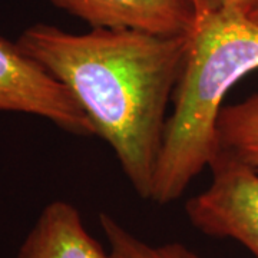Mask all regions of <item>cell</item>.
Wrapping results in <instances>:
<instances>
[{
    "label": "cell",
    "mask_w": 258,
    "mask_h": 258,
    "mask_svg": "<svg viewBox=\"0 0 258 258\" xmlns=\"http://www.w3.org/2000/svg\"><path fill=\"white\" fill-rule=\"evenodd\" d=\"M16 43L71 91L135 192L149 201L188 36L126 28L75 35L37 23Z\"/></svg>",
    "instance_id": "obj_1"
},
{
    "label": "cell",
    "mask_w": 258,
    "mask_h": 258,
    "mask_svg": "<svg viewBox=\"0 0 258 258\" xmlns=\"http://www.w3.org/2000/svg\"><path fill=\"white\" fill-rule=\"evenodd\" d=\"M172 95L151 200H179L220 152L217 119L235 83L258 69V23L237 9L197 13Z\"/></svg>",
    "instance_id": "obj_2"
},
{
    "label": "cell",
    "mask_w": 258,
    "mask_h": 258,
    "mask_svg": "<svg viewBox=\"0 0 258 258\" xmlns=\"http://www.w3.org/2000/svg\"><path fill=\"white\" fill-rule=\"evenodd\" d=\"M212 181L185 204L195 230L207 237L234 240L258 258V172L218 152Z\"/></svg>",
    "instance_id": "obj_3"
},
{
    "label": "cell",
    "mask_w": 258,
    "mask_h": 258,
    "mask_svg": "<svg viewBox=\"0 0 258 258\" xmlns=\"http://www.w3.org/2000/svg\"><path fill=\"white\" fill-rule=\"evenodd\" d=\"M0 112L40 116L79 137L96 135L91 119L63 83L5 37H0Z\"/></svg>",
    "instance_id": "obj_4"
},
{
    "label": "cell",
    "mask_w": 258,
    "mask_h": 258,
    "mask_svg": "<svg viewBox=\"0 0 258 258\" xmlns=\"http://www.w3.org/2000/svg\"><path fill=\"white\" fill-rule=\"evenodd\" d=\"M91 28H126L184 36L197 18L192 0H47Z\"/></svg>",
    "instance_id": "obj_5"
},
{
    "label": "cell",
    "mask_w": 258,
    "mask_h": 258,
    "mask_svg": "<svg viewBox=\"0 0 258 258\" xmlns=\"http://www.w3.org/2000/svg\"><path fill=\"white\" fill-rule=\"evenodd\" d=\"M16 258H111L71 203L56 200L39 214Z\"/></svg>",
    "instance_id": "obj_6"
},
{
    "label": "cell",
    "mask_w": 258,
    "mask_h": 258,
    "mask_svg": "<svg viewBox=\"0 0 258 258\" xmlns=\"http://www.w3.org/2000/svg\"><path fill=\"white\" fill-rule=\"evenodd\" d=\"M220 152L258 172V92L224 105L217 119Z\"/></svg>",
    "instance_id": "obj_7"
},
{
    "label": "cell",
    "mask_w": 258,
    "mask_h": 258,
    "mask_svg": "<svg viewBox=\"0 0 258 258\" xmlns=\"http://www.w3.org/2000/svg\"><path fill=\"white\" fill-rule=\"evenodd\" d=\"M99 225L111 258H204L181 242L149 244L141 240L108 212L99 214Z\"/></svg>",
    "instance_id": "obj_8"
},
{
    "label": "cell",
    "mask_w": 258,
    "mask_h": 258,
    "mask_svg": "<svg viewBox=\"0 0 258 258\" xmlns=\"http://www.w3.org/2000/svg\"><path fill=\"white\" fill-rule=\"evenodd\" d=\"M192 3L197 13L221 9H237L248 15L258 8V0H192Z\"/></svg>",
    "instance_id": "obj_9"
},
{
    "label": "cell",
    "mask_w": 258,
    "mask_h": 258,
    "mask_svg": "<svg viewBox=\"0 0 258 258\" xmlns=\"http://www.w3.org/2000/svg\"><path fill=\"white\" fill-rule=\"evenodd\" d=\"M248 16L252 19V20H254L255 23H258V8H255V9L252 10L251 13H248Z\"/></svg>",
    "instance_id": "obj_10"
}]
</instances>
